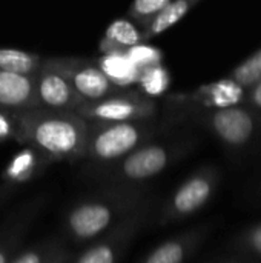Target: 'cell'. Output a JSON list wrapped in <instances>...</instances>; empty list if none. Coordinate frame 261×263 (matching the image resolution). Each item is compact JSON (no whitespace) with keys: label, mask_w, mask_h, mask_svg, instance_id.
<instances>
[{"label":"cell","mask_w":261,"mask_h":263,"mask_svg":"<svg viewBox=\"0 0 261 263\" xmlns=\"http://www.w3.org/2000/svg\"><path fill=\"white\" fill-rule=\"evenodd\" d=\"M14 139L37 149L51 163L83 157L88 122L74 111L31 108L12 114Z\"/></svg>","instance_id":"6da1fadb"},{"label":"cell","mask_w":261,"mask_h":263,"mask_svg":"<svg viewBox=\"0 0 261 263\" xmlns=\"http://www.w3.org/2000/svg\"><path fill=\"white\" fill-rule=\"evenodd\" d=\"M140 185H105L98 193L75 202L65 216V234L75 243L92 242L151 199Z\"/></svg>","instance_id":"7a4b0ae2"},{"label":"cell","mask_w":261,"mask_h":263,"mask_svg":"<svg viewBox=\"0 0 261 263\" xmlns=\"http://www.w3.org/2000/svg\"><path fill=\"white\" fill-rule=\"evenodd\" d=\"M185 148L174 143L148 142L125 157L86 168L88 177L102 185H140L168 170Z\"/></svg>","instance_id":"3957f363"},{"label":"cell","mask_w":261,"mask_h":263,"mask_svg":"<svg viewBox=\"0 0 261 263\" xmlns=\"http://www.w3.org/2000/svg\"><path fill=\"white\" fill-rule=\"evenodd\" d=\"M158 133L152 119L132 122H88L82 160L92 165L109 163L151 142Z\"/></svg>","instance_id":"277c9868"},{"label":"cell","mask_w":261,"mask_h":263,"mask_svg":"<svg viewBox=\"0 0 261 263\" xmlns=\"http://www.w3.org/2000/svg\"><path fill=\"white\" fill-rule=\"evenodd\" d=\"M155 211V197H151L134 213L109 228L72 263H118L140 231L149 223Z\"/></svg>","instance_id":"5b68a950"},{"label":"cell","mask_w":261,"mask_h":263,"mask_svg":"<svg viewBox=\"0 0 261 263\" xmlns=\"http://www.w3.org/2000/svg\"><path fill=\"white\" fill-rule=\"evenodd\" d=\"M218 185L220 174L215 168L206 166L195 171L165 200L157 214V225L168 227L197 214L212 200Z\"/></svg>","instance_id":"8992f818"},{"label":"cell","mask_w":261,"mask_h":263,"mask_svg":"<svg viewBox=\"0 0 261 263\" xmlns=\"http://www.w3.org/2000/svg\"><path fill=\"white\" fill-rule=\"evenodd\" d=\"M74 112L86 122H132L152 119L157 106L142 92L122 89L102 100L85 102Z\"/></svg>","instance_id":"52a82bcc"},{"label":"cell","mask_w":261,"mask_h":263,"mask_svg":"<svg viewBox=\"0 0 261 263\" xmlns=\"http://www.w3.org/2000/svg\"><path fill=\"white\" fill-rule=\"evenodd\" d=\"M34 92L37 108L52 111H75L85 103L71 86L68 77L52 59H45L34 76Z\"/></svg>","instance_id":"ba28073f"},{"label":"cell","mask_w":261,"mask_h":263,"mask_svg":"<svg viewBox=\"0 0 261 263\" xmlns=\"http://www.w3.org/2000/svg\"><path fill=\"white\" fill-rule=\"evenodd\" d=\"M54 62L83 102H97L122 91L103 74L95 62L78 57H54Z\"/></svg>","instance_id":"9c48e42d"},{"label":"cell","mask_w":261,"mask_h":263,"mask_svg":"<svg viewBox=\"0 0 261 263\" xmlns=\"http://www.w3.org/2000/svg\"><path fill=\"white\" fill-rule=\"evenodd\" d=\"M42 206V197L28 200L14 210L0 225V263H11L15 257L23 237L29 231Z\"/></svg>","instance_id":"30bf717a"},{"label":"cell","mask_w":261,"mask_h":263,"mask_svg":"<svg viewBox=\"0 0 261 263\" xmlns=\"http://www.w3.org/2000/svg\"><path fill=\"white\" fill-rule=\"evenodd\" d=\"M211 233V225L186 230L155 247L138 263H186L202 247Z\"/></svg>","instance_id":"8fae6325"},{"label":"cell","mask_w":261,"mask_h":263,"mask_svg":"<svg viewBox=\"0 0 261 263\" xmlns=\"http://www.w3.org/2000/svg\"><path fill=\"white\" fill-rule=\"evenodd\" d=\"M215 134L231 148H242L254 137V119L243 109L223 108L211 117Z\"/></svg>","instance_id":"7c38bea8"},{"label":"cell","mask_w":261,"mask_h":263,"mask_svg":"<svg viewBox=\"0 0 261 263\" xmlns=\"http://www.w3.org/2000/svg\"><path fill=\"white\" fill-rule=\"evenodd\" d=\"M31 108H37L34 76L0 71V111L15 114Z\"/></svg>","instance_id":"4fadbf2b"},{"label":"cell","mask_w":261,"mask_h":263,"mask_svg":"<svg viewBox=\"0 0 261 263\" xmlns=\"http://www.w3.org/2000/svg\"><path fill=\"white\" fill-rule=\"evenodd\" d=\"M49 163L51 162L45 156H42L37 149L31 146H25L11 159V162L5 168L2 174L3 183L11 185V186L26 183L35 179L37 176H40L42 171Z\"/></svg>","instance_id":"5bb4252c"},{"label":"cell","mask_w":261,"mask_h":263,"mask_svg":"<svg viewBox=\"0 0 261 263\" xmlns=\"http://www.w3.org/2000/svg\"><path fill=\"white\" fill-rule=\"evenodd\" d=\"M143 42V32L134 23L126 18H118L106 29L100 42V51L103 54H126L129 48Z\"/></svg>","instance_id":"9a60e30c"},{"label":"cell","mask_w":261,"mask_h":263,"mask_svg":"<svg viewBox=\"0 0 261 263\" xmlns=\"http://www.w3.org/2000/svg\"><path fill=\"white\" fill-rule=\"evenodd\" d=\"M103 74L118 88H126L138 80V68L128 59L126 54H105L95 60Z\"/></svg>","instance_id":"2e32d148"},{"label":"cell","mask_w":261,"mask_h":263,"mask_svg":"<svg viewBox=\"0 0 261 263\" xmlns=\"http://www.w3.org/2000/svg\"><path fill=\"white\" fill-rule=\"evenodd\" d=\"M197 0H174V2H169L157 14V17L149 23V26H146L145 31H142L143 32V40L154 39L155 35L168 31L169 28H172L177 22H180L188 14V11L192 8V5Z\"/></svg>","instance_id":"e0dca14e"},{"label":"cell","mask_w":261,"mask_h":263,"mask_svg":"<svg viewBox=\"0 0 261 263\" xmlns=\"http://www.w3.org/2000/svg\"><path fill=\"white\" fill-rule=\"evenodd\" d=\"M43 57L15 48H0V71L35 76L43 63Z\"/></svg>","instance_id":"ac0fdd59"},{"label":"cell","mask_w":261,"mask_h":263,"mask_svg":"<svg viewBox=\"0 0 261 263\" xmlns=\"http://www.w3.org/2000/svg\"><path fill=\"white\" fill-rule=\"evenodd\" d=\"M235 256L261 262V222L243 230L231 243Z\"/></svg>","instance_id":"d6986e66"},{"label":"cell","mask_w":261,"mask_h":263,"mask_svg":"<svg viewBox=\"0 0 261 263\" xmlns=\"http://www.w3.org/2000/svg\"><path fill=\"white\" fill-rule=\"evenodd\" d=\"M63 247L65 245L58 237L45 239L22 253H17L11 263H48Z\"/></svg>","instance_id":"ffe728a7"},{"label":"cell","mask_w":261,"mask_h":263,"mask_svg":"<svg viewBox=\"0 0 261 263\" xmlns=\"http://www.w3.org/2000/svg\"><path fill=\"white\" fill-rule=\"evenodd\" d=\"M137 83L140 85L145 96L155 97V96L163 94L168 89V86H169V74L162 65L148 66L145 69H140Z\"/></svg>","instance_id":"44dd1931"},{"label":"cell","mask_w":261,"mask_h":263,"mask_svg":"<svg viewBox=\"0 0 261 263\" xmlns=\"http://www.w3.org/2000/svg\"><path fill=\"white\" fill-rule=\"evenodd\" d=\"M208 97H209V102L220 109L232 108L242 100L243 89H242V85H238L234 80H222L208 89Z\"/></svg>","instance_id":"7402d4cb"},{"label":"cell","mask_w":261,"mask_h":263,"mask_svg":"<svg viewBox=\"0 0 261 263\" xmlns=\"http://www.w3.org/2000/svg\"><path fill=\"white\" fill-rule=\"evenodd\" d=\"M169 2L171 0H134L128 9V15L142 28H146Z\"/></svg>","instance_id":"603a6c76"},{"label":"cell","mask_w":261,"mask_h":263,"mask_svg":"<svg viewBox=\"0 0 261 263\" xmlns=\"http://www.w3.org/2000/svg\"><path fill=\"white\" fill-rule=\"evenodd\" d=\"M128 59L140 69H145L148 66H154V65H162V52L160 49L154 48V46H148V45H135L132 48H129L126 51Z\"/></svg>","instance_id":"cb8c5ba5"},{"label":"cell","mask_w":261,"mask_h":263,"mask_svg":"<svg viewBox=\"0 0 261 263\" xmlns=\"http://www.w3.org/2000/svg\"><path fill=\"white\" fill-rule=\"evenodd\" d=\"M235 82L238 85H254L261 80V49L249 57L243 65H240L234 72Z\"/></svg>","instance_id":"d4e9b609"},{"label":"cell","mask_w":261,"mask_h":263,"mask_svg":"<svg viewBox=\"0 0 261 263\" xmlns=\"http://www.w3.org/2000/svg\"><path fill=\"white\" fill-rule=\"evenodd\" d=\"M14 139V119L12 114L0 111V142Z\"/></svg>","instance_id":"484cf974"},{"label":"cell","mask_w":261,"mask_h":263,"mask_svg":"<svg viewBox=\"0 0 261 263\" xmlns=\"http://www.w3.org/2000/svg\"><path fill=\"white\" fill-rule=\"evenodd\" d=\"M72 254H71V251L69 250H66L65 247L49 260L48 263H72Z\"/></svg>","instance_id":"4316f807"},{"label":"cell","mask_w":261,"mask_h":263,"mask_svg":"<svg viewBox=\"0 0 261 263\" xmlns=\"http://www.w3.org/2000/svg\"><path fill=\"white\" fill-rule=\"evenodd\" d=\"M14 188L15 186H11V185H6V183H0V206L5 203V202H8L9 199H11V196H12V193H14Z\"/></svg>","instance_id":"83f0119b"},{"label":"cell","mask_w":261,"mask_h":263,"mask_svg":"<svg viewBox=\"0 0 261 263\" xmlns=\"http://www.w3.org/2000/svg\"><path fill=\"white\" fill-rule=\"evenodd\" d=\"M218 263H258V262H255V260H251V259H245V257L234 256L232 259H226V260H223V262H218Z\"/></svg>","instance_id":"f1b7e54d"},{"label":"cell","mask_w":261,"mask_h":263,"mask_svg":"<svg viewBox=\"0 0 261 263\" xmlns=\"http://www.w3.org/2000/svg\"><path fill=\"white\" fill-rule=\"evenodd\" d=\"M254 100H255L257 106H260L261 108V80L258 82V85H257V88H255V91H254Z\"/></svg>","instance_id":"f546056e"}]
</instances>
